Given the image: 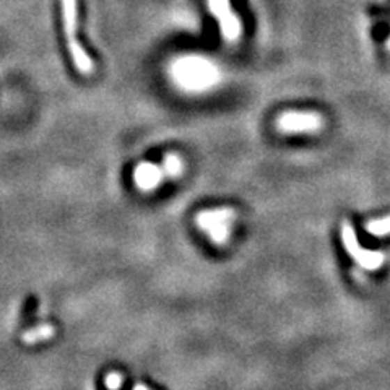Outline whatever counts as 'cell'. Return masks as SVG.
<instances>
[{"label":"cell","mask_w":390,"mask_h":390,"mask_svg":"<svg viewBox=\"0 0 390 390\" xmlns=\"http://www.w3.org/2000/svg\"><path fill=\"white\" fill-rule=\"evenodd\" d=\"M61 12H62V23L63 33L67 36V47L70 52L73 65L81 75H91L95 72V62L88 56L85 47L81 46L77 39L78 29V8L77 0H61Z\"/></svg>","instance_id":"1"},{"label":"cell","mask_w":390,"mask_h":390,"mask_svg":"<svg viewBox=\"0 0 390 390\" xmlns=\"http://www.w3.org/2000/svg\"><path fill=\"white\" fill-rule=\"evenodd\" d=\"M234 218H236V213L231 208H217L200 212L195 221L213 242L224 244L229 239V228H231Z\"/></svg>","instance_id":"2"},{"label":"cell","mask_w":390,"mask_h":390,"mask_svg":"<svg viewBox=\"0 0 390 390\" xmlns=\"http://www.w3.org/2000/svg\"><path fill=\"white\" fill-rule=\"evenodd\" d=\"M341 239H343V246L346 252H348L350 256L354 258L356 263H358L359 267H363L364 270H377V268L382 267L385 260L384 254L380 251H368V249L361 247L358 237H356L354 228L351 226L350 221H345L343 226H341Z\"/></svg>","instance_id":"3"},{"label":"cell","mask_w":390,"mask_h":390,"mask_svg":"<svg viewBox=\"0 0 390 390\" xmlns=\"http://www.w3.org/2000/svg\"><path fill=\"white\" fill-rule=\"evenodd\" d=\"M324 125L320 114L304 111H288L276 119V127L285 134H312L319 132Z\"/></svg>","instance_id":"4"},{"label":"cell","mask_w":390,"mask_h":390,"mask_svg":"<svg viewBox=\"0 0 390 390\" xmlns=\"http://www.w3.org/2000/svg\"><path fill=\"white\" fill-rule=\"evenodd\" d=\"M208 8L218 20L224 39L229 42L237 41L241 36V23L231 10L229 0H208Z\"/></svg>","instance_id":"5"},{"label":"cell","mask_w":390,"mask_h":390,"mask_svg":"<svg viewBox=\"0 0 390 390\" xmlns=\"http://www.w3.org/2000/svg\"><path fill=\"white\" fill-rule=\"evenodd\" d=\"M134 178L139 189L153 190L159 187V184L163 182L164 173L163 169H161V166H156L153 163H141L136 166Z\"/></svg>","instance_id":"6"},{"label":"cell","mask_w":390,"mask_h":390,"mask_svg":"<svg viewBox=\"0 0 390 390\" xmlns=\"http://www.w3.org/2000/svg\"><path fill=\"white\" fill-rule=\"evenodd\" d=\"M54 335H56V327H54L52 324H42V325L36 327V329L24 332V334L22 335V340L24 341V343L33 345V343H38V341L52 338Z\"/></svg>","instance_id":"7"},{"label":"cell","mask_w":390,"mask_h":390,"mask_svg":"<svg viewBox=\"0 0 390 390\" xmlns=\"http://www.w3.org/2000/svg\"><path fill=\"white\" fill-rule=\"evenodd\" d=\"M161 169H163L164 178H169V179L178 178V176L182 174L184 171V161L174 153L166 155L163 159V164H161Z\"/></svg>","instance_id":"8"},{"label":"cell","mask_w":390,"mask_h":390,"mask_svg":"<svg viewBox=\"0 0 390 390\" xmlns=\"http://www.w3.org/2000/svg\"><path fill=\"white\" fill-rule=\"evenodd\" d=\"M366 229L374 236H387V234H390V217L373 219V221L366 224Z\"/></svg>","instance_id":"9"},{"label":"cell","mask_w":390,"mask_h":390,"mask_svg":"<svg viewBox=\"0 0 390 390\" xmlns=\"http://www.w3.org/2000/svg\"><path fill=\"white\" fill-rule=\"evenodd\" d=\"M122 384V375L117 374V373H111L109 375L106 377V385L109 387L111 390H117L120 387Z\"/></svg>","instance_id":"10"},{"label":"cell","mask_w":390,"mask_h":390,"mask_svg":"<svg viewBox=\"0 0 390 390\" xmlns=\"http://www.w3.org/2000/svg\"><path fill=\"white\" fill-rule=\"evenodd\" d=\"M134 390H148V389H146V387H145V385H141V384H136V385H135V387H134Z\"/></svg>","instance_id":"11"},{"label":"cell","mask_w":390,"mask_h":390,"mask_svg":"<svg viewBox=\"0 0 390 390\" xmlns=\"http://www.w3.org/2000/svg\"><path fill=\"white\" fill-rule=\"evenodd\" d=\"M387 49L390 51V38H389V41H387Z\"/></svg>","instance_id":"12"}]
</instances>
